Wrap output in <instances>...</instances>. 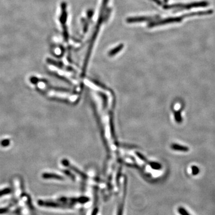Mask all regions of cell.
<instances>
[{"label":"cell","instance_id":"9c48e42d","mask_svg":"<svg viewBox=\"0 0 215 215\" xmlns=\"http://www.w3.org/2000/svg\"><path fill=\"white\" fill-rule=\"evenodd\" d=\"M9 192H10V189H9V188H6V189H2V190L0 191V197L2 196H4V195L7 194Z\"/></svg>","mask_w":215,"mask_h":215},{"label":"cell","instance_id":"ba28073f","mask_svg":"<svg viewBox=\"0 0 215 215\" xmlns=\"http://www.w3.org/2000/svg\"><path fill=\"white\" fill-rule=\"evenodd\" d=\"M178 212L181 215H191L186 210V209H185L183 207H179L178 209Z\"/></svg>","mask_w":215,"mask_h":215},{"label":"cell","instance_id":"30bf717a","mask_svg":"<svg viewBox=\"0 0 215 215\" xmlns=\"http://www.w3.org/2000/svg\"><path fill=\"white\" fill-rule=\"evenodd\" d=\"M151 166L152 168H154V169H159L161 168V166L158 163H151Z\"/></svg>","mask_w":215,"mask_h":215},{"label":"cell","instance_id":"8992f818","mask_svg":"<svg viewBox=\"0 0 215 215\" xmlns=\"http://www.w3.org/2000/svg\"><path fill=\"white\" fill-rule=\"evenodd\" d=\"M43 178L46 179H62L60 176H59L56 174H52V173H44L43 175Z\"/></svg>","mask_w":215,"mask_h":215},{"label":"cell","instance_id":"4fadbf2b","mask_svg":"<svg viewBox=\"0 0 215 215\" xmlns=\"http://www.w3.org/2000/svg\"><path fill=\"white\" fill-rule=\"evenodd\" d=\"M122 206L120 207L119 210H118V215H122Z\"/></svg>","mask_w":215,"mask_h":215},{"label":"cell","instance_id":"5bb4252c","mask_svg":"<svg viewBox=\"0 0 215 215\" xmlns=\"http://www.w3.org/2000/svg\"><path fill=\"white\" fill-rule=\"evenodd\" d=\"M97 209H95V210H94L93 212V213H92V215H96V213H97Z\"/></svg>","mask_w":215,"mask_h":215},{"label":"cell","instance_id":"52a82bcc","mask_svg":"<svg viewBox=\"0 0 215 215\" xmlns=\"http://www.w3.org/2000/svg\"><path fill=\"white\" fill-rule=\"evenodd\" d=\"M172 148L173 150H178V151H188V148L182 147V146H180L179 145L176 144H173L172 145Z\"/></svg>","mask_w":215,"mask_h":215},{"label":"cell","instance_id":"7c38bea8","mask_svg":"<svg viewBox=\"0 0 215 215\" xmlns=\"http://www.w3.org/2000/svg\"><path fill=\"white\" fill-rule=\"evenodd\" d=\"M175 118H176V120L178 122H180L181 121V117H180V115L179 112L176 113L175 114Z\"/></svg>","mask_w":215,"mask_h":215},{"label":"cell","instance_id":"6da1fadb","mask_svg":"<svg viewBox=\"0 0 215 215\" xmlns=\"http://www.w3.org/2000/svg\"><path fill=\"white\" fill-rule=\"evenodd\" d=\"M108 2V0H103L102 6V9H101V14H100L99 18V19H98V21H97V25H96V27L95 28V30H94V31L92 37V39H91V42H90V46H89V50H88L87 55V56H86V59H85V64H84V68H85V66L87 65L88 60H89V56L90 55V52L92 51V48L94 42L96 38L97 37V35L98 32H99V31L100 27L101 26V25H102V22H103V10L105 9V7H106V5H107Z\"/></svg>","mask_w":215,"mask_h":215},{"label":"cell","instance_id":"8fae6325","mask_svg":"<svg viewBox=\"0 0 215 215\" xmlns=\"http://www.w3.org/2000/svg\"><path fill=\"white\" fill-rule=\"evenodd\" d=\"M192 174L194 175H197L199 172V169L197 167H196V166H193L192 167Z\"/></svg>","mask_w":215,"mask_h":215},{"label":"cell","instance_id":"5b68a950","mask_svg":"<svg viewBox=\"0 0 215 215\" xmlns=\"http://www.w3.org/2000/svg\"><path fill=\"white\" fill-rule=\"evenodd\" d=\"M123 47H124V45H123V44H122L118 45L117 47H116L115 48H113L112 50H111L110 52V53H109V55L111 56L115 55L116 54H117V53H118L119 52H120V51L122 50V48H123Z\"/></svg>","mask_w":215,"mask_h":215},{"label":"cell","instance_id":"277c9868","mask_svg":"<svg viewBox=\"0 0 215 215\" xmlns=\"http://www.w3.org/2000/svg\"><path fill=\"white\" fill-rule=\"evenodd\" d=\"M151 18L149 17H133V18H130L127 19V22L128 23H137V22H145L148 21Z\"/></svg>","mask_w":215,"mask_h":215},{"label":"cell","instance_id":"7a4b0ae2","mask_svg":"<svg viewBox=\"0 0 215 215\" xmlns=\"http://www.w3.org/2000/svg\"><path fill=\"white\" fill-rule=\"evenodd\" d=\"M209 5V3L206 1H199V2H193L191 3L183 4H174V5H170L167 6V9H172V8H179L182 10H189L192 8H196V7H205Z\"/></svg>","mask_w":215,"mask_h":215},{"label":"cell","instance_id":"3957f363","mask_svg":"<svg viewBox=\"0 0 215 215\" xmlns=\"http://www.w3.org/2000/svg\"><path fill=\"white\" fill-rule=\"evenodd\" d=\"M60 8H61V13L59 17V21L63 27L66 26V23L67 22V18H68V12L66 11L67 5L65 2H61Z\"/></svg>","mask_w":215,"mask_h":215}]
</instances>
